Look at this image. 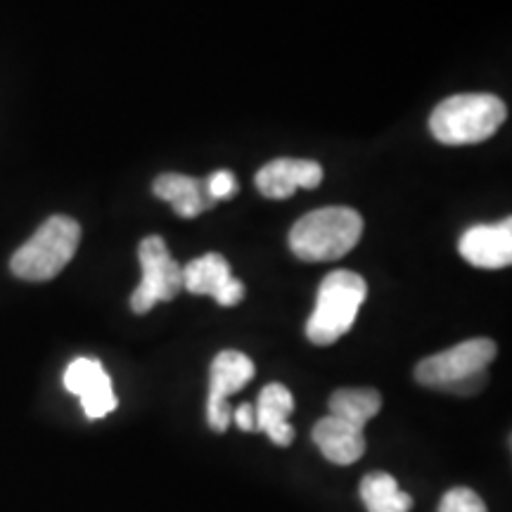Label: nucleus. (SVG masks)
Returning a JSON list of instances; mask_svg holds the SVG:
<instances>
[{
    "label": "nucleus",
    "mask_w": 512,
    "mask_h": 512,
    "mask_svg": "<svg viewBox=\"0 0 512 512\" xmlns=\"http://www.w3.org/2000/svg\"><path fill=\"white\" fill-rule=\"evenodd\" d=\"M437 512H489V510H486V503L479 498L477 491L467 489V486H456V489L446 491Z\"/></svg>",
    "instance_id": "obj_17"
},
{
    "label": "nucleus",
    "mask_w": 512,
    "mask_h": 512,
    "mask_svg": "<svg viewBox=\"0 0 512 512\" xmlns=\"http://www.w3.org/2000/svg\"><path fill=\"white\" fill-rule=\"evenodd\" d=\"M233 420L235 425L240 427V430L245 432H256V415H254V406H249V403H242L238 411L233 413Z\"/></svg>",
    "instance_id": "obj_19"
},
{
    "label": "nucleus",
    "mask_w": 512,
    "mask_h": 512,
    "mask_svg": "<svg viewBox=\"0 0 512 512\" xmlns=\"http://www.w3.org/2000/svg\"><path fill=\"white\" fill-rule=\"evenodd\" d=\"M508 110L491 93L453 95L434 107L430 131L441 145H475L489 140L503 126Z\"/></svg>",
    "instance_id": "obj_2"
},
{
    "label": "nucleus",
    "mask_w": 512,
    "mask_h": 512,
    "mask_svg": "<svg viewBox=\"0 0 512 512\" xmlns=\"http://www.w3.org/2000/svg\"><path fill=\"white\" fill-rule=\"evenodd\" d=\"M460 254L477 268H505L512 264V223L510 219L491 226H472L460 238Z\"/></svg>",
    "instance_id": "obj_11"
},
{
    "label": "nucleus",
    "mask_w": 512,
    "mask_h": 512,
    "mask_svg": "<svg viewBox=\"0 0 512 512\" xmlns=\"http://www.w3.org/2000/svg\"><path fill=\"white\" fill-rule=\"evenodd\" d=\"M361 498L368 512H411L413 498L389 472H370L361 482Z\"/></svg>",
    "instance_id": "obj_16"
},
{
    "label": "nucleus",
    "mask_w": 512,
    "mask_h": 512,
    "mask_svg": "<svg viewBox=\"0 0 512 512\" xmlns=\"http://www.w3.org/2000/svg\"><path fill=\"white\" fill-rule=\"evenodd\" d=\"M254 181L268 200H287L299 188H318L323 181V166L311 159H273L261 166Z\"/></svg>",
    "instance_id": "obj_10"
},
{
    "label": "nucleus",
    "mask_w": 512,
    "mask_h": 512,
    "mask_svg": "<svg viewBox=\"0 0 512 512\" xmlns=\"http://www.w3.org/2000/svg\"><path fill=\"white\" fill-rule=\"evenodd\" d=\"M64 387L67 392L79 396L86 418L100 420L117 408V394L112 389V380L107 370L95 358H74L64 370Z\"/></svg>",
    "instance_id": "obj_8"
},
{
    "label": "nucleus",
    "mask_w": 512,
    "mask_h": 512,
    "mask_svg": "<svg viewBox=\"0 0 512 512\" xmlns=\"http://www.w3.org/2000/svg\"><path fill=\"white\" fill-rule=\"evenodd\" d=\"M294 411V396L285 384H266L256 401V430L266 432L275 446H290L294 427L287 422Z\"/></svg>",
    "instance_id": "obj_13"
},
{
    "label": "nucleus",
    "mask_w": 512,
    "mask_h": 512,
    "mask_svg": "<svg viewBox=\"0 0 512 512\" xmlns=\"http://www.w3.org/2000/svg\"><path fill=\"white\" fill-rule=\"evenodd\" d=\"M311 437L320 453L335 465H354L366 453V434L361 427L349 425L335 415H325L323 420H318Z\"/></svg>",
    "instance_id": "obj_12"
},
{
    "label": "nucleus",
    "mask_w": 512,
    "mask_h": 512,
    "mask_svg": "<svg viewBox=\"0 0 512 512\" xmlns=\"http://www.w3.org/2000/svg\"><path fill=\"white\" fill-rule=\"evenodd\" d=\"M81 226L72 216H50L31 238L12 254L10 271L29 283H48L74 259Z\"/></svg>",
    "instance_id": "obj_4"
},
{
    "label": "nucleus",
    "mask_w": 512,
    "mask_h": 512,
    "mask_svg": "<svg viewBox=\"0 0 512 512\" xmlns=\"http://www.w3.org/2000/svg\"><path fill=\"white\" fill-rule=\"evenodd\" d=\"M138 256L143 280L131 294V309L143 316L155 304L171 302L183 290V268L176 264L164 238H159V235L140 240Z\"/></svg>",
    "instance_id": "obj_6"
},
{
    "label": "nucleus",
    "mask_w": 512,
    "mask_h": 512,
    "mask_svg": "<svg viewBox=\"0 0 512 512\" xmlns=\"http://www.w3.org/2000/svg\"><path fill=\"white\" fill-rule=\"evenodd\" d=\"M363 219L351 207H325L306 214L290 230V249L302 261H337L358 245Z\"/></svg>",
    "instance_id": "obj_1"
},
{
    "label": "nucleus",
    "mask_w": 512,
    "mask_h": 512,
    "mask_svg": "<svg viewBox=\"0 0 512 512\" xmlns=\"http://www.w3.org/2000/svg\"><path fill=\"white\" fill-rule=\"evenodd\" d=\"M368 297V285L354 271H335L320 283L316 309L306 323V337L316 347H330L354 328L358 309Z\"/></svg>",
    "instance_id": "obj_5"
},
{
    "label": "nucleus",
    "mask_w": 512,
    "mask_h": 512,
    "mask_svg": "<svg viewBox=\"0 0 512 512\" xmlns=\"http://www.w3.org/2000/svg\"><path fill=\"white\" fill-rule=\"evenodd\" d=\"M207 192L211 200H214V204L219 200H228V197H233L235 192H238V178L226 169L216 171V174H211L207 178Z\"/></svg>",
    "instance_id": "obj_18"
},
{
    "label": "nucleus",
    "mask_w": 512,
    "mask_h": 512,
    "mask_svg": "<svg viewBox=\"0 0 512 512\" xmlns=\"http://www.w3.org/2000/svg\"><path fill=\"white\" fill-rule=\"evenodd\" d=\"M159 200L169 202L181 219H197L202 211L214 207L207 192V181L183 174H162L152 185Z\"/></svg>",
    "instance_id": "obj_14"
},
{
    "label": "nucleus",
    "mask_w": 512,
    "mask_h": 512,
    "mask_svg": "<svg viewBox=\"0 0 512 512\" xmlns=\"http://www.w3.org/2000/svg\"><path fill=\"white\" fill-rule=\"evenodd\" d=\"M330 415L354 427H366L380 413L382 396L375 389H337L328 401Z\"/></svg>",
    "instance_id": "obj_15"
},
{
    "label": "nucleus",
    "mask_w": 512,
    "mask_h": 512,
    "mask_svg": "<svg viewBox=\"0 0 512 512\" xmlns=\"http://www.w3.org/2000/svg\"><path fill=\"white\" fill-rule=\"evenodd\" d=\"M183 290L209 294L221 306H238L245 297V285L230 273V264L221 254H204L183 268Z\"/></svg>",
    "instance_id": "obj_9"
},
{
    "label": "nucleus",
    "mask_w": 512,
    "mask_h": 512,
    "mask_svg": "<svg viewBox=\"0 0 512 512\" xmlns=\"http://www.w3.org/2000/svg\"><path fill=\"white\" fill-rule=\"evenodd\" d=\"M256 373L252 358L242 351H221L211 361L209 370V401H207V422L214 432H226L233 411L228 406V396L240 392L247 382H252Z\"/></svg>",
    "instance_id": "obj_7"
},
{
    "label": "nucleus",
    "mask_w": 512,
    "mask_h": 512,
    "mask_svg": "<svg viewBox=\"0 0 512 512\" xmlns=\"http://www.w3.org/2000/svg\"><path fill=\"white\" fill-rule=\"evenodd\" d=\"M496 344L486 337L460 342L456 347L422 358L415 380L422 387L446 389L453 394H475L486 384V368L496 358Z\"/></svg>",
    "instance_id": "obj_3"
}]
</instances>
